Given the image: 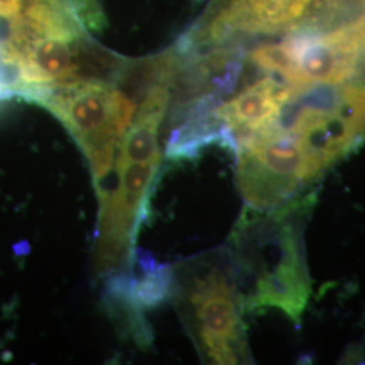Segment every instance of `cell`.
Returning a JSON list of instances; mask_svg holds the SVG:
<instances>
[{"label":"cell","mask_w":365,"mask_h":365,"mask_svg":"<svg viewBox=\"0 0 365 365\" xmlns=\"http://www.w3.org/2000/svg\"><path fill=\"white\" fill-rule=\"evenodd\" d=\"M161 160L115 164L117 182L99 196L101 214L95 245L99 272L111 274L130 269L135 256V237L146 218V203Z\"/></svg>","instance_id":"obj_5"},{"label":"cell","mask_w":365,"mask_h":365,"mask_svg":"<svg viewBox=\"0 0 365 365\" xmlns=\"http://www.w3.org/2000/svg\"><path fill=\"white\" fill-rule=\"evenodd\" d=\"M26 0H0V22H10L19 15Z\"/></svg>","instance_id":"obj_6"},{"label":"cell","mask_w":365,"mask_h":365,"mask_svg":"<svg viewBox=\"0 0 365 365\" xmlns=\"http://www.w3.org/2000/svg\"><path fill=\"white\" fill-rule=\"evenodd\" d=\"M179 45L220 51L235 86L269 80L283 111L365 93V0H211Z\"/></svg>","instance_id":"obj_1"},{"label":"cell","mask_w":365,"mask_h":365,"mask_svg":"<svg viewBox=\"0 0 365 365\" xmlns=\"http://www.w3.org/2000/svg\"><path fill=\"white\" fill-rule=\"evenodd\" d=\"M141 98L119 78H81L61 86L37 105L49 110L76 140L91 165L96 192L115 165L118 150Z\"/></svg>","instance_id":"obj_4"},{"label":"cell","mask_w":365,"mask_h":365,"mask_svg":"<svg viewBox=\"0 0 365 365\" xmlns=\"http://www.w3.org/2000/svg\"><path fill=\"white\" fill-rule=\"evenodd\" d=\"M170 297L206 363H252L244 298L230 249H217L182 262L173 269Z\"/></svg>","instance_id":"obj_3"},{"label":"cell","mask_w":365,"mask_h":365,"mask_svg":"<svg viewBox=\"0 0 365 365\" xmlns=\"http://www.w3.org/2000/svg\"><path fill=\"white\" fill-rule=\"evenodd\" d=\"M314 203L312 191L277 209L244 211L230 253L238 283H249L245 313L277 309L299 325L312 295L304 229Z\"/></svg>","instance_id":"obj_2"}]
</instances>
